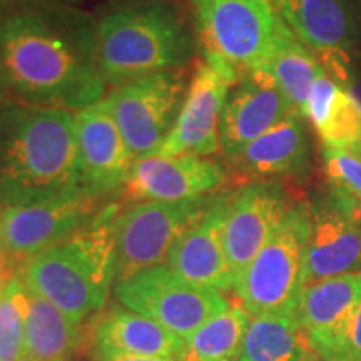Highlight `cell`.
Here are the masks:
<instances>
[{
  "instance_id": "obj_27",
  "label": "cell",
  "mask_w": 361,
  "mask_h": 361,
  "mask_svg": "<svg viewBox=\"0 0 361 361\" xmlns=\"http://www.w3.org/2000/svg\"><path fill=\"white\" fill-rule=\"evenodd\" d=\"M29 290L16 274L0 298V361H19L25 356V326Z\"/></svg>"
},
{
  "instance_id": "obj_16",
  "label": "cell",
  "mask_w": 361,
  "mask_h": 361,
  "mask_svg": "<svg viewBox=\"0 0 361 361\" xmlns=\"http://www.w3.org/2000/svg\"><path fill=\"white\" fill-rule=\"evenodd\" d=\"M293 112L298 111L268 72L263 69L247 72L226 99L219 126L221 149L228 159L236 156Z\"/></svg>"
},
{
  "instance_id": "obj_32",
  "label": "cell",
  "mask_w": 361,
  "mask_h": 361,
  "mask_svg": "<svg viewBox=\"0 0 361 361\" xmlns=\"http://www.w3.org/2000/svg\"><path fill=\"white\" fill-rule=\"evenodd\" d=\"M13 276H16V274H12V269L8 268L2 259H0V298H2L4 293H6L7 284Z\"/></svg>"
},
{
  "instance_id": "obj_12",
  "label": "cell",
  "mask_w": 361,
  "mask_h": 361,
  "mask_svg": "<svg viewBox=\"0 0 361 361\" xmlns=\"http://www.w3.org/2000/svg\"><path fill=\"white\" fill-rule=\"evenodd\" d=\"M74 124L80 189L101 201L123 191L135 159L117 126L109 97L75 112Z\"/></svg>"
},
{
  "instance_id": "obj_20",
  "label": "cell",
  "mask_w": 361,
  "mask_h": 361,
  "mask_svg": "<svg viewBox=\"0 0 361 361\" xmlns=\"http://www.w3.org/2000/svg\"><path fill=\"white\" fill-rule=\"evenodd\" d=\"M180 345L183 340L161 324L121 305L104 311L94 328L96 358L107 355H134L176 360Z\"/></svg>"
},
{
  "instance_id": "obj_25",
  "label": "cell",
  "mask_w": 361,
  "mask_h": 361,
  "mask_svg": "<svg viewBox=\"0 0 361 361\" xmlns=\"http://www.w3.org/2000/svg\"><path fill=\"white\" fill-rule=\"evenodd\" d=\"M263 71L268 72L279 90L301 116L305 112L311 85L324 72L314 54L293 34L284 20L279 25Z\"/></svg>"
},
{
  "instance_id": "obj_24",
  "label": "cell",
  "mask_w": 361,
  "mask_h": 361,
  "mask_svg": "<svg viewBox=\"0 0 361 361\" xmlns=\"http://www.w3.org/2000/svg\"><path fill=\"white\" fill-rule=\"evenodd\" d=\"M82 324L51 301L29 291L25 356L34 361H69L82 345Z\"/></svg>"
},
{
  "instance_id": "obj_35",
  "label": "cell",
  "mask_w": 361,
  "mask_h": 361,
  "mask_svg": "<svg viewBox=\"0 0 361 361\" xmlns=\"http://www.w3.org/2000/svg\"><path fill=\"white\" fill-rule=\"evenodd\" d=\"M271 4H273L274 6V8H276V11L279 12V7H281V4H283V0H269Z\"/></svg>"
},
{
  "instance_id": "obj_21",
  "label": "cell",
  "mask_w": 361,
  "mask_h": 361,
  "mask_svg": "<svg viewBox=\"0 0 361 361\" xmlns=\"http://www.w3.org/2000/svg\"><path fill=\"white\" fill-rule=\"evenodd\" d=\"M360 303L361 271L324 279L305 288L296 313L316 353L341 331Z\"/></svg>"
},
{
  "instance_id": "obj_10",
  "label": "cell",
  "mask_w": 361,
  "mask_h": 361,
  "mask_svg": "<svg viewBox=\"0 0 361 361\" xmlns=\"http://www.w3.org/2000/svg\"><path fill=\"white\" fill-rule=\"evenodd\" d=\"M186 78L183 71L130 80L112 89V112L134 159L156 152L174 128L184 97Z\"/></svg>"
},
{
  "instance_id": "obj_1",
  "label": "cell",
  "mask_w": 361,
  "mask_h": 361,
  "mask_svg": "<svg viewBox=\"0 0 361 361\" xmlns=\"http://www.w3.org/2000/svg\"><path fill=\"white\" fill-rule=\"evenodd\" d=\"M0 59L19 102L75 114L106 97L97 19L75 6L8 0L0 7Z\"/></svg>"
},
{
  "instance_id": "obj_23",
  "label": "cell",
  "mask_w": 361,
  "mask_h": 361,
  "mask_svg": "<svg viewBox=\"0 0 361 361\" xmlns=\"http://www.w3.org/2000/svg\"><path fill=\"white\" fill-rule=\"evenodd\" d=\"M238 361H322L298 313L251 316Z\"/></svg>"
},
{
  "instance_id": "obj_31",
  "label": "cell",
  "mask_w": 361,
  "mask_h": 361,
  "mask_svg": "<svg viewBox=\"0 0 361 361\" xmlns=\"http://www.w3.org/2000/svg\"><path fill=\"white\" fill-rule=\"evenodd\" d=\"M8 94H11V89H8L7 74H6V69H4L2 59H0V107H2L4 104H7Z\"/></svg>"
},
{
  "instance_id": "obj_7",
  "label": "cell",
  "mask_w": 361,
  "mask_h": 361,
  "mask_svg": "<svg viewBox=\"0 0 361 361\" xmlns=\"http://www.w3.org/2000/svg\"><path fill=\"white\" fill-rule=\"evenodd\" d=\"M114 295L121 306L144 314L180 340L231 306L221 291L189 283L166 264L116 283Z\"/></svg>"
},
{
  "instance_id": "obj_18",
  "label": "cell",
  "mask_w": 361,
  "mask_h": 361,
  "mask_svg": "<svg viewBox=\"0 0 361 361\" xmlns=\"http://www.w3.org/2000/svg\"><path fill=\"white\" fill-rule=\"evenodd\" d=\"M229 196L214 197L206 213L179 238L164 263L189 283L221 293L234 290V274L224 246Z\"/></svg>"
},
{
  "instance_id": "obj_11",
  "label": "cell",
  "mask_w": 361,
  "mask_h": 361,
  "mask_svg": "<svg viewBox=\"0 0 361 361\" xmlns=\"http://www.w3.org/2000/svg\"><path fill=\"white\" fill-rule=\"evenodd\" d=\"M241 75L204 57L196 67L174 128L156 152L207 157L221 149L219 126L226 99Z\"/></svg>"
},
{
  "instance_id": "obj_15",
  "label": "cell",
  "mask_w": 361,
  "mask_h": 361,
  "mask_svg": "<svg viewBox=\"0 0 361 361\" xmlns=\"http://www.w3.org/2000/svg\"><path fill=\"white\" fill-rule=\"evenodd\" d=\"M356 206L358 202L343 201L329 194L326 200L310 207L305 288L361 271V231Z\"/></svg>"
},
{
  "instance_id": "obj_19",
  "label": "cell",
  "mask_w": 361,
  "mask_h": 361,
  "mask_svg": "<svg viewBox=\"0 0 361 361\" xmlns=\"http://www.w3.org/2000/svg\"><path fill=\"white\" fill-rule=\"evenodd\" d=\"M310 157L305 117L293 112L281 123L229 157L234 168L247 178L273 179L303 173Z\"/></svg>"
},
{
  "instance_id": "obj_33",
  "label": "cell",
  "mask_w": 361,
  "mask_h": 361,
  "mask_svg": "<svg viewBox=\"0 0 361 361\" xmlns=\"http://www.w3.org/2000/svg\"><path fill=\"white\" fill-rule=\"evenodd\" d=\"M45 2H56V4H67V6H75V4L87 2V0H45Z\"/></svg>"
},
{
  "instance_id": "obj_6",
  "label": "cell",
  "mask_w": 361,
  "mask_h": 361,
  "mask_svg": "<svg viewBox=\"0 0 361 361\" xmlns=\"http://www.w3.org/2000/svg\"><path fill=\"white\" fill-rule=\"evenodd\" d=\"M204 57L239 75L263 69L283 17L269 0H191Z\"/></svg>"
},
{
  "instance_id": "obj_38",
  "label": "cell",
  "mask_w": 361,
  "mask_h": 361,
  "mask_svg": "<svg viewBox=\"0 0 361 361\" xmlns=\"http://www.w3.org/2000/svg\"><path fill=\"white\" fill-rule=\"evenodd\" d=\"M2 213H4V206L0 204V218H2Z\"/></svg>"
},
{
  "instance_id": "obj_26",
  "label": "cell",
  "mask_w": 361,
  "mask_h": 361,
  "mask_svg": "<svg viewBox=\"0 0 361 361\" xmlns=\"http://www.w3.org/2000/svg\"><path fill=\"white\" fill-rule=\"evenodd\" d=\"M251 314L231 305L183 340L176 361H238Z\"/></svg>"
},
{
  "instance_id": "obj_5",
  "label": "cell",
  "mask_w": 361,
  "mask_h": 361,
  "mask_svg": "<svg viewBox=\"0 0 361 361\" xmlns=\"http://www.w3.org/2000/svg\"><path fill=\"white\" fill-rule=\"evenodd\" d=\"M311 228L308 204H296L234 284L251 316L293 314L305 290V263Z\"/></svg>"
},
{
  "instance_id": "obj_37",
  "label": "cell",
  "mask_w": 361,
  "mask_h": 361,
  "mask_svg": "<svg viewBox=\"0 0 361 361\" xmlns=\"http://www.w3.org/2000/svg\"><path fill=\"white\" fill-rule=\"evenodd\" d=\"M19 361H34V360H30V358H27V356H24V358H20Z\"/></svg>"
},
{
  "instance_id": "obj_2",
  "label": "cell",
  "mask_w": 361,
  "mask_h": 361,
  "mask_svg": "<svg viewBox=\"0 0 361 361\" xmlns=\"http://www.w3.org/2000/svg\"><path fill=\"white\" fill-rule=\"evenodd\" d=\"M82 191L74 114L7 102L0 107V204Z\"/></svg>"
},
{
  "instance_id": "obj_22",
  "label": "cell",
  "mask_w": 361,
  "mask_h": 361,
  "mask_svg": "<svg viewBox=\"0 0 361 361\" xmlns=\"http://www.w3.org/2000/svg\"><path fill=\"white\" fill-rule=\"evenodd\" d=\"M323 146L355 151L361 146V107L326 72L311 85L303 112Z\"/></svg>"
},
{
  "instance_id": "obj_9",
  "label": "cell",
  "mask_w": 361,
  "mask_h": 361,
  "mask_svg": "<svg viewBox=\"0 0 361 361\" xmlns=\"http://www.w3.org/2000/svg\"><path fill=\"white\" fill-rule=\"evenodd\" d=\"M101 200L74 191L51 200L4 207L0 218V259L20 271L27 261L89 228Z\"/></svg>"
},
{
  "instance_id": "obj_29",
  "label": "cell",
  "mask_w": 361,
  "mask_h": 361,
  "mask_svg": "<svg viewBox=\"0 0 361 361\" xmlns=\"http://www.w3.org/2000/svg\"><path fill=\"white\" fill-rule=\"evenodd\" d=\"M318 355L322 361H361V303Z\"/></svg>"
},
{
  "instance_id": "obj_36",
  "label": "cell",
  "mask_w": 361,
  "mask_h": 361,
  "mask_svg": "<svg viewBox=\"0 0 361 361\" xmlns=\"http://www.w3.org/2000/svg\"><path fill=\"white\" fill-rule=\"evenodd\" d=\"M351 152H355V154H358L361 157V146H358L355 149V151H351Z\"/></svg>"
},
{
  "instance_id": "obj_34",
  "label": "cell",
  "mask_w": 361,
  "mask_h": 361,
  "mask_svg": "<svg viewBox=\"0 0 361 361\" xmlns=\"http://www.w3.org/2000/svg\"><path fill=\"white\" fill-rule=\"evenodd\" d=\"M356 219H358V224H360V231H361V201L358 202V206H356Z\"/></svg>"
},
{
  "instance_id": "obj_4",
  "label": "cell",
  "mask_w": 361,
  "mask_h": 361,
  "mask_svg": "<svg viewBox=\"0 0 361 361\" xmlns=\"http://www.w3.org/2000/svg\"><path fill=\"white\" fill-rule=\"evenodd\" d=\"M116 209L101 211L89 228L27 261L19 271L27 290L51 301L75 323L101 313L114 291Z\"/></svg>"
},
{
  "instance_id": "obj_14",
  "label": "cell",
  "mask_w": 361,
  "mask_h": 361,
  "mask_svg": "<svg viewBox=\"0 0 361 361\" xmlns=\"http://www.w3.org/2000/svg\"><path fill=\"white\" fill-rule=\"evenodd\" d=\"M224 183V169L209 157L152 152L134 161L124 192L134 202L186 201L211 196Z\"/></svg>"
},
{
  "instance_id": "obj_8",
  "label": "cell",
  "mask_w": 361,
  "mask_h": 361,
  "mask_svg": "<svg viewBox=\"0 0 361 361\" xmlns=\"http://www.w3.org/2000/svg\"><path fill=\"white\" fill-rule=\"evenodd\" d=\"M214 197L137 202L114 221L116 283L166 263L179 238L206 213Z\"/></svg>"
},
{
  "instance_id": "obj_30",
  "label": "cell",
  "mask_w": 361,
  "mask_h": 361,
  "mask_svg": "<svg viewBox=\"0 0 361 361\" xmlns=\"http://www.w3.org/2000/svg\"><path fill=\"white\" fill-rule=\"evenodd\" d=\"M96 361H176V360H173V358H154V356L107 355V356H97Z\"/></svg>"
},
{
  "instance_id": "obj_3",
  "label": "cell",
  "mask_w": 361,
  "mask_h": 361,
  "mask_svg": "<svg viewBox=\"0 0 361 361\" xmlns=\"http://www.w3.org/2000/svg\"><path fill=\"white\" fill-rule=\"evenodd\" d=\"M97 47L112 89L180 71L194 57V37L173 0H117L97 19Z\"/></svg>"
},
{
  "instance_id": "obj_13",
  "label": "cell",
  "mask_w": 361,
  "mask_h": 361,
  "mask_svg": "<svg viewBox=\"0 0 361 361\" xmlns=\"http://www.w3.org/2000/svg\"><path fill=\"white\" fill-rule=\"evenodd\" d=\"M278 184L252 183L231 194L226 207L224 246L234 284L291 209Z\"/></svg>"
},
{
  "instance_id": "obj_28",
  "label": "cell",
  "mask_w": 361,
  "mask_h": 361,
  "mask_svg": "<svg viewBox=\"0 0 361 361\" xmlns=\"http://www.w3.org/2000/svg\"><path fill=\"white\" fill-rule=\"evenodd\" d=\"M324 173L333 196L345 201H361V157L348 149L323 146Z\"/></svg>"
},
{
  "instance_id": "obj_17",
  "label": "cell",
  "mask_w": 361,
  "mask_h": 361,
  "mask_svg": "<svg viewBox=\"0 0 361 361\" xmlns=\"http://www.w3.org/2000/svg\"><path fill=\"white\" fill-rule=\"evenodd\" d=\"M279 16L338 84L350 82L353 20L345 0H283Z\"/></svg>"
}]
</instances>
